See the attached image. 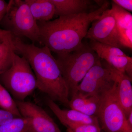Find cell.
Segmentation results:
<instances>
[{"instance_id":"cell-3","label":"cell","mask_w":132,"mask_h":132,"mask_svg":"<svg viewBox=\"0 0 132 132\" xmlns=\"http://www.w3.org/2000/svg\"><path fill=\"white\" fill-rule=\"evenodd\" d=\"M100 59L89 45L84 43L73 52L57 55L56 60L68 87L69 97L74 94L85 75Z\"/></svg>"},{"instance_id":"cell-12","label":"cell","mask_w":132,"mask_h":132,"mask_svg":"<svg viewBox=\"0 0 132 132\" xmlns=\"http://www.w3.org/2000/svg\"><path fill=\"white\" fill-rule=\"evenodd\" d=\"M101 96H85L76 93L71 96L68 106L86 115L97 116Z\"/></svg>"},{"instance_id":"cell-24","label":"cell","mask_w":132,"mask_h":132,"mask_svg":"<svg viewBox=\"0 0 132 132\" xmlns=\"http://www.w3.org/2000/svg\"><path fill=\"white\" fill-rule=\"evenodd\" d=\"M7 5L5 1L0 0V23L6 13Z\"/></svg>"},{"instance_id":"cell-19","label":"cell","mask_w":132,"mask_h":132,"mask_svg":"<svg viewBox=\"0 0 132 132\" xmlns=\"http://www.w3.org/2000/svg\"><path fill=\"white\" fill-rule=\"evenodd\" d=\"M100 124H88L78 125L67 128L66 132H101Z\"/></svg>"},{"instance_id":"cell-26","label":"cell","mask_w":132,"mask_h":132,"mask_svg":"<svg viewBox=\"0 0 132 132\" xmlns=\"http://www.w3.org/2000/svg\"><path fill=\"white\" fill-rule=\"evenodd\" d=\"M127 120L128 125L132 127V111L130 112L127 117Z\"/></svg>"},{"instance_id":"cell-4","label":"cell","mask_w":132,"mask_h":132,"mask_svg":"<svg viewBox=\"0 0 132 132\" xmlns=\"http://www.w3.org/2000/svg\"><path fill=\"white\" fill-rule=\"evenodd\" d=\"M11 67L0 75V81L15 101H24L37 88L34 73L27 60L15 52L12 55Z\"/></svg>"},{"instance_id":"cell-9","label":"cell","mask_w":132,"mask_h":132,"mask_svg":"<svg viewBox=\"0 0 132 132\" xmlns=\"http://www.w3.org/2000/svg\"><path fill=\"white\" fill-rule=\"evenodd\" d=\"M15 101L21 116L30 120L32 132H62L53 119L41 107L30 102Z\"/></svg>"},{"instance_id":"cell-6","label":"cell","mask_w":132,"mask_h":132,"mask_svg":"<svg viewBox=\"0 0 132 132\" xmlns=\"http://www.w3.org/2000/svg\"><path fill=\"white\" fill-rule=\"evenodd\" d=\"M97 117L101 129L105 132H132V127L127 123L117 96L115 81L112 87L102 95Z\"/></svg>"},{"instance_id":"cell-20","label":"cell","mask_w":132,"mask_h":132,"mask_svg":"<svg viewBox=\"0 0 132 132\" xmlns=\"http://www.w3.org/2000/svg\"><path fill=\"white\" fill-rule=\"evenodd\" d=\"M12 36V34L6 39L0 41V60L5 59L13 51H14Z\"/></svg>"},{"instance_id":"cell-11","label":"cell","mask_w":132,"mask_h":132,"mask_svg":"<svg viewBox=\"0 0 132 132\" xmlns=\"http://www.w3.org/2000/svg\"><path fill=\"white\" fill-rule=\"evenodd\" d=\"M47 104L61 123L67 128L83 124H99L97 116H89L74 109H62L51 99Z\"/></svg>"},{"instance_id":"cell-16","label":"cell","mask_w":132,"mask_h":132,"mask_svg":"<svg viewBox=\"0 0 132 132\" xmlns=\"http://www.w3.org/2000/svg\"><path fill=\"white\" fill-rule=\"evenodd\" d=\"M111 14L115 19L118 28L132 29V15L113 2L112 3Z\"/></svg>"},{"instance_id":"cell-18","label":"cell","mask_w":132,"mask_h":132,"mask_svg":"<svg viewBox=\"0 0 132 132\" xmlns=\"http://www.w3.org/2000/svg\"><path fill=\"white\" fill-rule=\"evenodd\" d=\"M119 41L122 47L132 49V29H121L119 28Z\"/></svg>"},{"instance_id":"cell-25","label":"cell","mask_w":132,"mask_h":132,"mask_svg":"<svg viewBox=\"0 0 132 132\" xmlns=\"http://www.w3.org/2000/svg\"><path fill=\"white\" fill-rule=\"evenodd\" d=\"M12 35V33L9 31L0 29V41H3Z\"/></svg>"},{"instance_id":"cell-15","label":"cell","mask_w":132,"mask_h":132,"mask_svg":"<svg viewBox=\"0 0 132 132\" xmlns=\"http://www.w3.org/2000/svg\"><path fill=\"white\" fill-rule=\"evenodd\" d=\"M0 132H32L30 120L21 116L16 117L0 125Z\"/></svg>"},{"instance_id":"cell-23","label":"cell","mask_w":132,"mask_h":132,"mask_svg":"<svg viewBox=\"0 0 132 132\" xmlns=\"http://www.w3.org/2000/svg\"><path fill=\"white\" fill-rule=\"evenodd\" d=\"M112 2L128 12L132 11V0H113Z\"/></svg>"},{"instance_id":"cell-8","label":"cell","mask_w":132,"mask_h":132,"mask_svg":"<svg viewBox=\"0 0 132 132\" xmlns=\"http://www.w3.org/2000/svg\"><path fill=\"white\" fill-rule=\"evenodd\" d=\"M85 38L121 49L119 41V28L111 10H106L92 23Z\"/></svg>"},{"instance_id":"cell-17","label":"cell","mask_w":132,"mask_h":132,"mask_svg":"<svg viewBox=\"0 0 132 132\" xmlns=\"http://www.w3.org/2000/svg\"><path fill=\"white\" fill-rule=\"evenodd\" d=\"M0 109L10 112L18 117L21 116L17 108L15 101L11 94L0 83Z\"/></svg>"},{"instance_id":"cell-21","label":"cell","mask_w":132,"mask_h":132,"mask_svg":"<svg viewBox=\"0 0 132 132\" xmlns=\"http://www.w3.org/2000/svg\"><path fill=\"white\" fill-rule=\"evenodd\" d=\"M13 51L5 59L0 60V75L4 73L11 67L12 64Z\"/></svg>"},{"instance_id":"cell-13","label":"cell","mask_w":132,"mask_h":132,"mask_svg":"<svg viewBox=\"0 0 132 132\" xmlns=\"http://www.w3.org/2000/svg\"><path fill=\"white\" fill-rule=\"evenodd\" d=\"M55 9V15L59 16L87 13L92 5L88 0H50Z\"/></svg>"},{"instance_id":"cell-2","label":"cell","mask_w":132,"mask_h":132,"mask_svg":"<svg viewBox=\"0 0 132 132\" xmlns=\"http://www.w3.org/2000/svg\"><path fill=\"white\" fill-rule=\"evenodd\" d=\"M15 52H18L28 62L34 73L37 88L53 101L68 106L69 93L57 60L47 47L36 46L25 43L13 35Z\"/></svg>"},{"instance_id":"cell-5","label":"cell","mask_w":132,"mask_h":132,"mask_svg":"<svg viewBox=\"0 0 132 132\" xmlns=\"http://www.w3.org/2000/svg\"><path fill=\"white\" fill-rule=\"evenodd\" d=\"M16 37L24 36L33 43L39 42V29L38 22L31 14L25 1L11 0L8 3L7 11L1 22Z\"/></svg>"},{"instance_id":"cell-14","label":"cell","mask_w":132,"mask_h":132,"mask_svg":"<svg viewBox=\"0 0 132 132\" xmlns=\"http://www.w3.org/2000/svg\"><path fill=\"white\" fill-rule=\"evenodd\" d=\"M32 15L38 22L49 21L55 14L54 5L50 0H25Z\"/></svg>"},{"instance_id":"cell-22","label":"cell","mask_w":132,"mask_h":132,"mask_svg":"<svg viewBox=\"0 0 132 132\" xmlns=\"http://www.w3.org/2000/svg\"><path fill=\"white\" fill-rule=\"evenodd\" d=\"M18 117L10 112L0 109V125L8 122L15 117Z\"/></svg>"},{"instance_id":"cell-7","label":"cell","mask_w":132,"mask_h":132,"mask_svg":"<svg viewBox=\"0 0 132 132\" xmlns=\"http://www.w3.org/2000/svg\"><path fill=\"white\" fill-rule=\"evenodd\" d=\"M114 83L111 72L102 65L100 59L85 75L74 94L78 93L85 96L101 97L112 87Z\"/></svg>"},{"instance_id":"cell-1","label":"cell","mask_w":132,"mask_h":132,"mask_svg":"<svg viewBox=\"0 0 132 132\" xmlns=\"http://www.w3.org/2000/svg\"><path fill=\"white\" fill-rule=\"evenodd\" d=\"M109 3L89 13L59 16L52 21L38 22L39 43L57 55L66 54L82 46L89 27L106 10Z\"/></svg>"},{"instance_id":"cell-10","label":"cell","mask_w":132,"mask_h":132,"mask_svg":"<svg viewBox=\"0 0 132 132\" xmlns=\"http://www.w3.org/2000/svg\"><path fill=\"white\" fill-rule=\"evenodd\" d=\"M101 62L102 65L111 72L116 82L117 96L127 117L132 111V79L111 67L105 61L101 60Z\"/></svg>"}]
</instances>
